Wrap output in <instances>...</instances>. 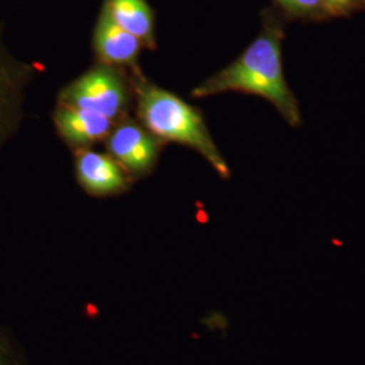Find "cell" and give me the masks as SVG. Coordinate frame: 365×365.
Returning <instances> with one entry per match:
<instances>
[{
	"instance_id": "8",
	"label": "cell",
	"mask_w": 365,
	"mask_h": 365,
	"mask_svg": "<svg viewBox=\"0 0 365 365\" xmlns=\"http://www.w3.org/2000/svg\"><path fill=\"white\" fill-rule=\"evenodd\" d=\"M52 122L58 138L72 152L103 144L115 126V122L101 114L61 103H56Z\"/></svg>"
},
{
	"instance_id": "12",
	"label": "cell",
	"mask_w": 365,
	"mask_h": 365,
	"mask_svg": "<svg viewBox=\"0 0 365 365\" xmlns=\"http://www.w3.org/2000/svg\"><path fill=\"white\" fill-rule=\"evenodd\" d=\"M0 365H21L13 344L3 333H0Z\"/></svg>"
},
{
	"instance_id": "7",
	"label": "cell",
	"mask_w": 365,
	"mask_h": 365,
	"mask_svg": "<svg viewBox=\"0 0 365 365\" xmlns=\"http://www.w3.org/2000/svg\"><path fill=\"white\" fill-rule=\"evenodd\" d=\"M91 49L95 63L120 68L134 75L144 72L140 64L144 45L118 26L102 7L92 27Z\"/></svg>"
},
{
	"instance_id": "10",
	"label": "cell",
	"mask_w": 365,
	"mask_h": 365,
	"mask_svg": "<svg viewBox=\"0 0 365 365\" xmlns=\"http://www.w3.org/2000/svg\"><path fill=\"white\" fill-rule=\"evenodd\" d=\"M280 13L294 19L324 21L331 16L325 0H274Z\"/></svg>"
},
{
	"instance_id": "13",
	"label": "cell",
	"mask_w": 365,
	"mask_h": 365,
	"mask_svg": "<svg viewBox=\"0 0 365 365\" xmlns=\"http://www.w3.org/2000/svg\"><path fill=\"white\" fill-rule=\"evenodd\" d=\"M363 1H364V6H365V0H363Z\"/></svg>"
},
{
	"instance_id": "1",
	"label": "cell",
	"mask_w": 365,
	"mask_h": 365,
	"mask_svg": "<svg viewBox=\"0 0 365 365\" xmlns=\"http://www.w3.org/2000/svg\"><path fill=\"white\" fill-rule=\"evenodd\" d=\"M261 29L233 63L195 86L190 96L205 99L237 92L265 99L289 126L302 125L299 102L289 88L283 66L284 18L276 9L261 11Z\"/></svg>"
},
{
	"instance_id": "2",
	"label": "cell",
	"mask_w": 365,
	"mask_h": 365,
	"mask_svg": "<svg viewBox=\"0 0 365 365\" xmlns=\"http://www.w3.org/2000/svg\"><path fill=\"white\" fill-rule=\"evenodd\" d=\"M133 117L164 144H179L195 150L220 178L230 179V167L215 144L202 110L163 88L144 72L133 73Z\"/></svg>"
},
{
	"instance_id": "9",
	"label": "cell",
	"mask_w": 365,
	"mask_h": 365,
	"mask_svg": "<svg viewBox=\"0 0 365 365\" xmlns=\"http://www.w3.org/2000/svg\"><path fill=\"white\" fill-rule=\"evenodd\" d=\"M101 7L118 26L140 39L146 51L156 52V11L148 0H102Z\"/></svg>"
},
{
	"instance_id": "6",
	"label": "cell",
	"mask_w": 365,
	"mask_h": 365,
	"mask_svg": "<svg viewBox=\"0 0 365 365\" xmlns=\"http://www.w3.org/2000/svg\"><path fill=\"white\" fill-rule=\"evenodd\" d=\"M73 153L75 178L78 187L92 197H113L129 192L134 182L108 153L93 148Z\"/></svg>"
},
{
	"instance_id": "11",
	"label": "cell",
	"mask_w": 365,
	"mask_h": 365,
	"mask_svg": "<svg viewBox=\"0 0 365 365\" xmlns=\"http://www.w3.org/2000/svg\"><path fill=\"white\" fill-rule=\"evenodd\" d=\"M325 3L331 16L346 15L357 10L359 7H364L363 0H325Z\"/></svg>"
},
{
	"instance_id": "3",
	"label": "cell",
	"mask_w": 365,
	"mask_h": 365,
	"mask_svg": "<svg viewBox=\"0 0 365 365\" xmlns=\"http://www.w3.org/2000/svg\"><path fill=\"white\" fill-rule=\"evenodd\" d=\"M56 103L88 110L117 123L133 117V73L115 66L93 63L58 91Z\"/></svg>"
},
{
	"instance_id": "5",
	"label": "cell",
	"mask_w": 365,
	"mask_h": 365,
	"mask_svg": "<svg viewBox=\"0 0 365 365\" xmlns=\"http://www.w3.org/2000/svg\"><path fill=\"white\" fill-rule=\"evenodd\" d=\"M165 145L134 117L117 122L105 141L107 153L134 182L156 170Z\"/></svg>"
},
{
	"instance_id": "4",
	"label": "cell",
	"mask_w": 365,
	"mask_h": 365,
	"mask_svg": "<svg viewBox=\"0 0 365 365\" xmlns=\"http://www.w3.org/2000/svg\"><path fill=\"white\" fill-rule=\"evenodd\" d=\"M4 30L0 24V153L21 129L26 114L27 92L43 72V66L11 52Z\"/></svg>"
}]
</instances>
